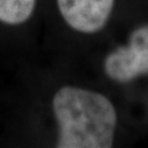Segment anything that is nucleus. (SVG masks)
Returning a JSON list of instances; mask_svg holds the SVG:
<instances>
[{"instance_id":"nucleus-1","label":"nucleus","mask_w":148,"mask_h":148,"mask_svg":"<svg viewBox=\"0 0 148 148\" xmlns=\"http://www.w3.org/2000/svg\"><path fill=\"white\" fill-rule=\"evenodd\" d=\"M58 123V148H110L114 143L117 114L100 92L63 86L53 96Z\"/></svg>"},{"instance_id":"nucleus-2","label":"nucleus","mask_w":148,"mask_h":148,"mask_svg":"<svg viewBox=\"0 0 148 148\" xmlns=\"http://www.w3.org/2000/svg\"><path fill=\"white\" fill-rule=\"evenodd\" d=\"M104 69L106 75L117 83H128L141 75H148V24L135 29L126 45L106 56Z\"/></svg>"},{"instance_id":"nucleus-3","label":"nucleus","mask_w":148,"mask_h":148,"mask_svg":"<svg viewBox=\"0 0 148 148\" xmlns=\"http://www.w3.org/2000/svg\"><path fill=\"white\" fill-rule=\"evenodd\" d=\"M69 27L82 34H94L108 24L115 0H57Z\"/></svg>"},{"instance_id":"nucleus-4","label":"nucleus","mask_w":148,"mask_h":148,"mask_svg":"<svg viewBox=\"0 0 148 148\" xmlns=\"http://www.w3.org/2000/svg\"><path fill=\"white\" fill-rule=\"evenodd\" d=\"M36 0H0V21L8 25L24 24L31 17Z\"/></svg>"}]
</instances>
